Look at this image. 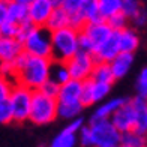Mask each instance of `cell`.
<instances>
[{
	"label": "cell",
	"mask_w": 147,
	"mask_h": 147,
	"mask_svg": "<svg viewBox=\"0 0 147 147\" xmlns=\"http://www.w3.org/2000/svg\"><path fill=\"white\" fill-rule=\"evenodd\" d=\"M8 20L18 26L29 21V6L14 2V0L9 2L8 3Z\"/></svg>",
	"instance_id": "7402d4cb"
},
{
	"label": "cell",
	"mask_w": 147,
	"mask_h": 147,
	"mask_svg": "<svg viewBox=\"0 0 147 147\" xmlns=\"http://www.w3.org/2000/svg\"><path fill=\"white\" fill-rule=\"evenodd\" d=\"M0 36H2V33H0Z\"/></svg>",
	"instance_id": "bcb514c9"
},
{
	"label": "cell",
	"mask_w": 147,
	"mask_h": 147,
	"mask_svg": "<svg viewBox=\"0 0 147 147\" xmlns=\"http://www.w3.org/2000/svg\"><path fill=\"white\" fill-rule=\"evenodd\" d=\"M81 14L84 15L87 23H95V21H102L101 12H99V0H84Z\"/></svg>",
	"instance_id": "484cf974"
},
{
	"label": "cell",
	"mask_w": 147,
	"mask_h": 147,
	"mask_svg": "<svg viewBox=\"0 0 147 147\" xmlns=\"http://www.w3.org/2000/svg\"><path fill=\"white\" fill-rule=\"evenodd\" d=\"M32 99H33V90L26 87L23 84L15 83L14 90L9 96V104L14 114V122L24 123L29 122L30 110H32Z\"/></svg>",
	"instance_id": "8992f818"
},
{
	"label": "cell",
	"mask_w": 147,
	"mask_h": 147,
	"mask_svg": "<svg viewBox=\"0 0 147 147\" xmlns=\"http://www.w3.org/2000/svg\"><path fill=\"white\" fill-rule=\"evenodd\" d=\"M146 137H147V131H146Z\"/></svg>",
	"instance_id": "f6af8a7d"
},
{
	"label": "cell",
	"mask_w": 147,
	"mask_h": 147,
	"mask_svg": "<svg viewBox=\"0 0 147 147\" xmlns=\"http://www.w3.org/2000/svg\"><path fill=\"white\" fill-rule=\"evenodd\" d=\"M23 53V42H20L17 38L0 36V60H3L5 63H11Z\"/></svg>",
	"instance_id": "5bb4252c"
},
{
	"label": "cell",
	"mask_w": 147,
	"mask_h": 147,
	"mask_svg": "<svg viewBox=\"0 0 147 147\" xmlns=\"http://www.w3.org/2000/svg\"><path fill=\"white\" fill-rule=\"evenodd\" d=\"M92 147H119L122 144L120 132L111 120H90Z\"/></svg>",
	"instance_id": "5b68a950"
},
{
	"label": "cell",
	"mask_w": 147,
	"mask_h": 147,
	"mask_svg": "<svg viewBox=\"0 0 147 147\" xmlns=\"http://www.w3.org/2000/svg\"><path fill=\"white\" fill-rule=\"evenodd\" d=\"M83 126H84L83 117L71 120V122H68V125L51 140L50 144L47 147H75V144L78 141V132L81 131Z\"/></svg>",
	"instance_id": "30bf717a"
},
{
	"label": "cell",
	"mask_w": 147,
	"mask_h": 147,
	"mask_svg": "<svg viewBox=\"0 0 147 147\" xmlns=\"http://www.w3.org/2000/svg\"><path fill=\"white\" fill-rule=\"evenodd\" d=\"M3 65H5V62H3V60H0V74H2V69H3Z\"/></svg>",
	"instance_id": "60d3db41"
},
{
	"label": "cell",
	"mask_w": 147,
	"mask_h": 147,
	"mask_svg": "<svg viewBox=\"0 0 147 147\" xmlns=\"http://www.w3.org/2000/svg\"><path fill=\"white\" fill-rule=\"evenodd\" d=\"M66 65H68L71 78L84 83V81H87V80H90L92 72H93L95 65H96V59L93 54H90V53H86V51L80 50L71 60L66 62Z\"/></svg>",
	"instance_id": "ba28073f"
},
{
	"label": "cell",
	"mask_w": 147,
	"mask_h": 147,
	"mask_svg": "<svg viewBox=\"0 0 147 147\" xmlns=\"http://www.w3.org/2000/svg\"><path fill=\"white\" fill-rule=\"evenodd\" d=\"M57 6L54 0H32L29 3V21L36 27H45Z\"/></svg>",
	"instance_id": "8fae6325"
},
{
	"label": "cell",
	"mask_w": 147,
	"mask_h": 147,
	"mask_svg": "<svg viewBox=\"0 0 147 147\" xmlns=\"http://www.w3.org/2000/svg\"><path fill=\"white\" fill-rule=\"evenodd\" d=\"M83 2H84V0H62L59 6H62V8L68 12L69 17H71V15L81 14ZM83 17H84V15H83Z\"/></svg>",
	"instance_id": "4dcf8cb0"
},
{
	"label": "cell",
	"mask_w": 147,
	"mask_h": 147,
	"mask_svg": "<svg viewBox=\"0 0 147 147\" xmlns=\"http://www.w3.org/2000/svg\"><path fill=\"white\" fill-rule=\"evenodd\" d=\"M69 26H71L69 14L62 8V6H57V8L54 9V12L51 14L50 20L47 21L45 27L53 33V32L62 30V29H65V27H69Z\"/></svg>",
	"instance_id": "ffe728a7"
},
{
	"label": "cell",
	"mask_w": 147,
	"mask_h": 147,
	"mask_svg": "<svg viewBox=\"0 0 147 147\" xmlns=\"http://www.w3.org/2000/svg\"><path fill=\"white\" fill-rule=\"evenodd\" d=\"M111 71L116 80H122L129 74L132 65H134V54H128V53H120V54L110 63Z\"/></svg>",
	"instance_id": "d6986e66"
},
{
	"label": "cell",
	"mask_w": 147,
	"mask_h": 147,
	"mask_svg": "<svg viewBox=\"0 0 147 147\" xmlns=\"http://www.w3.org/2000/svg\"><path fill=\"white\" fill-rule=\"evenodd\" d=\"M36 26L30 23V21H26L23 24H20V27H18V35H17V39L20 42H24L26 41V38H27L30 33L33 32V29H35Z\"/></svg>",
	"instance_id": "8d00e7d4"
},
{
	"label": "cell",
	"mask_w": 147,
	"mask_h": 147,
	"mask_svg": "<svg viewBox=\"0 0 147 147\" xmlns=\"http://www.w3.org/2000/svg\"><path fill=\"white\" fill-rule=\"evenodd\" d=\"M41 92L45 93L47 96H51V98H57L59 96V92H60V86L56 83V81H53V80L50 78L48 81H47L42 87H41Z\"/></svg>",
	"instance_id": "d590c367"
},
{
	"label": "cell",
	"mask_w": 147,
	"mask_h": 147,
	"mask_svg": "<svg viewBox=\"0 0 147 147\" xmlns=\"http://www.w3.org/2000/svg\"><path fill=\"white\" fill-rule=\"evenodd\" d=\"M120 54V47H119V36L117 32L107 39L104 44H101L95 50L93 56H95L96 62H104V63H111L117 56Z\"/></svg>",
	"instance_id": "4fadbf2b"
},
{
	"label": "cell",
	"mask_w": 147,
	"mask_h": 147,
	"mask_svg": "<svg viewBox=\"0 0 147 147\" xmlns=\"http://www.w3.org/2000/svg\"><path fill=\"white\" fill-rule=\"evenodd\" d=\"M126 102L125 98H111V99H107V101L101 102L95 111H93V114L90 117V120H110L113 117V114L122 107L123 104Z\"/></svg>",
	"instance_id": "2e32d148"
},
{
	"label": "cell",
	"mask_w": 147,
	"mask_h": 147,
	"mask_svg": "<svg viewBox=\"0 0 147 147\" xmlns=\"http://www.w3.org/2000/svg\"><path fill=\"white\" fill-rule=\"evenodd\" d=\"M6 20H8V3L0 2V27H2V24Z\"/></svg>",
	"instance_id": "f35d334b"
},
{
	"label": "cell",
	"mask_w": 147,
	"mask_h": 147,
	"mask_svg": "<svg viewBox=\"0 0 147 147\" xmlns=\"http://www.w3.org/2000/svg\"><path fill=\"white\" fill-rule=\"evenodd\" d=\"M119 147H129V146H123V144H120Z\"/></svg>",
	"instance_id": "ee69618b"
},
{
	"label": "cell",
	"mask_w": 147,
	"mask_h": 147,
	"mask_svg": "<svg viewBox=\"0 0 147 147\" xmlns=\"http://www.w3.org/2000/svg\"><path fill=\"white\" fill-rule=\"evenodd\" d=\"M113 29L107 21H95L87 23L80 30V50L93 54L95 50L101 44H104L107 39L113 35Z\"/></svg>",
	"instance_id": "277c9868"
},
{
	"label": "cell",
	"mask_w": 147,
	"mask_h": 147,
	"mask_svg": "<svg viewBox=\"0 0 147 147\" xmlns=\"http://www.w3.org/2000/svg\"><path fill=\"white\" fill-rule=\"evenodd\" d=\"M131 105L135 110V129L146 134L147 131V98L135 95L129 99Z\"/></svg>",
	"instance_id": "ac0fdd59"
},
{
	"label": "cell",
	"mask_w": 147,
	"mask_h": 147,
	"mask_svg": "<svg viewBox=\"0 0 147 147\" xmlns=\"http://www.w3.org/2000/svg\"><path fill=\"white\" fill-rule=\"evenodd\" d=\"M129 21H131V20L126 17L123 12H120V14L111 17L107 23L110 24V27L113 29V32H117V33H119V32H122V30H125V29L129 27Z\"/></svg>",
	"instance_id": "f1b7e54d"
},
{
	"label": "cell",
	"mask_w": 147,
	"mask_h": 147,
	"mask_svg": "<svg viewBox=\"0 0 147 147\" xmlns=\"http://www.w3.org/2000/svg\"><path fill=\"white\" fill-rule=\"evenodd\" d=\"M146 147H147V146H146Z\"/></svg>",
	"instance_id": "7dc6e473"
},
{
	"label": "cell",
	"mask_w": 147,
	"mask_h": 147,
	"mask_svg": "<svg viewBox=\"0 0 147 147\" xmlns=\"http://www.w3.org/2000/svg\"><path fill=\"white\" fill-rule=\"evenodd\" d=\"M131 23L135 26V27H144V26L147 24V11L143 8L135 17L131 18Z\"/></svg>",
	"instance_id": "74e56055"
},
{
	"label": "cell",
	"mask_w": 147,
	"mask_h": 147,
	"mask_svg": "<svg viewBox=\"0 0 147 147\" xmlns=\"http://www.w3.org/2000/svg\"><path fill=\"white\" fill-rule=\"evenodd\" d=\"M59 102L57 98L47 96L41 90L33 92V99H32V110H30V117L29 122H32L36 126H44L50 125L59 117Z\"/></svg>",
	"instance_id": "3957f363"
},
{
	"label": "cell",
	"mask_w": 147,
	"mask_h": 147,
	"mask_svg": "<svg viewBox=\"0 0 147 147\" xmlns=\"http://www.w3.org/2000/svg\"><path fill=\"white\" fill-rule=\"evenodd\" d=\"M86 108L83 102H59V117L66 120V122H71L74 119L81 117V113Z\"/></svg>",
	"instance_id": "44dd1931"
},
{
	"label": "cell",
	"mask_w": 147,
	"mask_h": 147,
	"mask_svg": "<svg viewBox=\"0 0 147 147\" xmlns=\"http://www.w3.org/2000/svg\"><path fill=\"white\" fill-rule=\"evenodd\" d=\"M57 102H83V81L69 80L60 86Z\"/></svg>",
	"instance_id": "9a60e30c"
},
{
	"label": "cell",
	"mask_w": 147,
	"mask_h": 147,
	"mask_svg": "<svg viewBox=\"0 0 147 147\" xmlns=\"http://www.w3.org/2000/svg\"><path fill=\"white\" fill-rule=\"evenodd\" d=\"M51 59L56 62H68L80 51V30L65 27L51 33Z\"/></svg>",
	"instance_id": "7a4b0ae2"
},
{
	"label": "cell",
	"mask_w": 147,
	"mask_h": 147,
	"mask_svg": "<svg viewBox=\"0 0 147 147\" xmlns=\"http://www.w3.org/2000/svg\"><path fill=\"white\" fill-rule=\"evenodd\" d=\"M14 2H18V3H23V5H27L29 6V3L32 2V0H14Z\"/></svg>",
	"instance_id": "ab89813d"
},
{
	"label": "cell",
	"mask_w": 147,
	"mask_h": 147,
	"mask_svg": "<svg viewBox=\"0 0 147 147\" xmlns=\"http://www.w3.org/2000/svg\"><path fill=\"white\" fill-rule=\"evenodd\" d=\"M113 84L107 83H99L95 80H87L83 83V104L84 107L90 105H99L105 101V98H108L111 92Z\"/></svg>",
	"instance_id": "9c48e42d"
},
{
	"label": "cell",
	"mask_w": 147,
	"mask_h": 147,
	"mask_svg": "<svg viewBox=\"0 0 147 147\" xmlns=\"http://www.w3.org/2000/svg\"><path fill=\"white\" fill-rule=\"evenodd\" d=\"M18 27H20L18 24L9 21V20H6V21L2 24V27H0V33H2V36L17 38V35H18Z\"/></svg>",
	"instance_id": "836d02e7"
},
{
	"label": "cell",
	"mask_w": 147,
	"mask_h": 147,
	"mask_svg": "<svg viewBox=\"0 0 147 147\" xmlns=\"http://www.w3.org/2000/svg\"><path fill=\"white\" fill-rule=\"evenodd\" d=\"M123 0H99V12L104 21H108L111 17H114L122 12Z\"/></svg>",
	"instance_id": "cb8c5ba5"
},
{
	"label": "cell",
	"mask_w": 147,
	"mask_h": 147,
	"mask_svg": "<svg viewBox=\"0 0 147 147\" xmlns=\"http://www.w3.org/2000/svg\"><path fill=\"white\" fill-rule=\"evenodd\" d=\"M119 36V47H120V53H128V54H134L141 44L140 35L137 33L135 29L128 27L122 32L117 33Z\"/></svg>",
	"instance_id": "e0dca14e"
},
{
	"label": "cell",
	"mask_w": 147,
	"mask_h": 147,
	"mask_svg": "<svg viewBox=\"0 0 147 147\" xmlns=\"http://www.w3.org/2000/svg\"><path fill=\"white\" fill-rule=\"evenodd\" d=\"M51 65H53V59L35 57L27 54V59H26L23 68L15 75V81L18 84L29 87L33 92L41 90L42 86L50 80Z\"/></svg>",
	"instance_id": "6da1fadb"
},
{
	"label": "cell",
	"mask_w": 147,
	"mask_h": 147,
	"mask_svg": "<svg viewBox=\"0 0 147 147\" xmlns=\"http://www.w3.org/2000/svg\"><path fill=\"white\" fill-rule=\"evenodd\" d=\"M78 143L83 147H92V132L89 125H84L78 132Z\"/></svg>",
	"instance_id": "e575fe53"
},
{
	"label": "cell",
	"mask_w": 147,
	"mask_h": 147,
	"mask_svg": "<svg viewBox=\"0 0 147 147\" xmlns=\"http://www.w3.org/2000/svg\"><path fill=\"white\" fill-rule=\"evenodd\" d=\"M14 122V114L9 101L0 102V125H9Z\"/></svg>",
	"instance_id": "d6a6232c"
},
{
	"label": "cell",
	"mask_w": 147,
	"mask_h": 147,
	"mask_svg": "<svg viewBox=\"0 0 147 147\" xmlns=\"http://www.w3.org/2000/svg\"><path fill=\"white\" fill-rule=\"evenodd\" d=\"M24 53L35 57H48L51 59V32L47 27H35L33 32L23 42Z\"/></svg>",
	"instance_id": "52a82bcc"
},
{
	"label": "cell",
	"mask_w": 147,
	"mask_h": 147,
	"mask_svg": "<svg viewBox=\"0 0 147 147\" xmlns=\"http://www.w3.org/2000/svg\"><path fill=\"white\" fill-rule=\"evenodd\" d=\"M54 2H56L57 5H60V2H62V0H54Z\"/></svg>",
	"instance_id": "7bdbcfd3"
},
{
	"label": "cell",
	"mask_w": 147,
	"mask_h": 147,
	"mask_svg": "<svg viewBox=\"0 0 147 147\" xmlns=\"http://www.w3.org/2000/svg\"><path fill=\"white\" fill-rule=\"evenodd\" d=\"M0 2H6V3H9V2H12V0H0Z\"/></svg>",
	"instance_id": "b9f144b4"
},
{
	"label": "cell",
	"mask_w": 147,
	"mask_h": 147,
	"mask_svg": "<svg viewBox=\"0 0 147 147\" xmlns=\"http://www.w3.org/2000/svg\"><path fill=\"white\" fill-rule=\"evenodd\" d=\"M15 80L11 78V77H6L0 74V102H6L9 101V96L12 90H14V86H15Z\"/></svg>",
	"instance_id": "83f0119b"
},
{
	"label": "cell",
	"mask_w": 147,
	"mask_h": 147,
	"mask_svg": "<svg viewBox=\"0 0 147 147\" xmlns=\"http://www.w3.org/2000/svg\"><path fill=\"white\" fill-rule=\"evenodd\" d=\"M135 90L138 96L147 98V66L140 71L137 81H135Z\"/></svg>",
	"instance_id": "1f68e13d"
},
{
	"label": "cell",
	"mask_w": 147,
	"mask_h": 147,
	"mask_svg": "<svg viewBox=\"0 0 147 147\" xmlns=\"http://www.w3.org/2000/svg\"><path fill=\"white\" fill-rule=\"evenodd\" d=\"M92 80L99 83H107V84H113L116 81L114 75H113L111 71V65L110 63H104V62H96L95 69L92 72Z\"/></svg>",
	"instance_id": "603a6c76"
},
{
	"label": "cell",
	"mask_w": 147,
	"mask_h": 147,
	"mask_svg": "<svg viewBox=\"0 0 147 147\" xmlns=\"http://www.w3.org/2000/svg\"><path fill=\"white\" fill-rule=\"evenodd\" d=\"M110 120L122 134L132 131V129H135V110H134V107L131 105L129 101H126L113 114V117Z\"/></svg>",
	"instance_id": "7c38bea8"
},
{
	"label": "cell",
	"mask_w": 147,
	"mask_h": 147,
	"mask_svg": "<svg viewBox=\"0 0 147 147\" xmlns=\"http://www.w3.org/2000/svg\"><path fill=\"white\" fill-rule=\"evenodd\" d=\"M122 144L129 147H146L147 146V137L146 134L140 132L137 129H132L122 134Z\"/></svg>",
	"instance_id": "4316f807"
},
{
	"label": "cell",
	"mask_w": 147,
	"mask_h": 147,
	"mask_svg": "<svg viewBox=\"0 0 147 147\" xmlns=\"http://www.w3.org/2000/svg\"><path fill=\"white\" fill-rule=\"evenodd\" d=\"M143 9V5L140 0H123V6H122V12L128 17L129 20L132 17H135L140 11Z\"/></svg>",
	"instance_id": "f546056e"
},
{
	"label": "cell",
	"mask_w": 147,
	"mask_h": 147,
	"mask_svg": "<svg viewBox=\"0 0 147 147\" xmlns=\"http://www.w3.org/2000/svg\"><path fill=\"white\" fill-rule=\"evenodd\" d=\"M50 78L53 80V81H56L59 86L66 84L69 80H72L71 74H69V69H68V65H66L65 62H56V60H53Z\"/></svg>",
	"instance_id": "d4e9b609"
}]
</instances>
